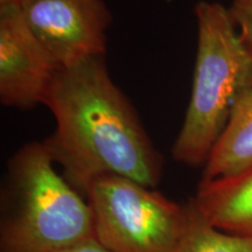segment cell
Listing matches in <instances>:
<instances>
[{
  "label": "cell",
  "mask_w": 252,
  "mask_h": 252,
  "mask_svg": "<svg viewBox=\"0 0 252 252\" xmlns=\"http://www.w3.org/2000/svg\"><path fill=\"white\" fill-rule=\"evenodd\" d=\"M43 105L56 122L54 133L43 141L82 193L105 175L126 176L151 188L159 185L162 156L111 78L105 55L59 68Z\"/></svg>",
  "instance_id": "1"
},
{
  "label": "cell",
  "mask_w": 252,
  "mask_h": 252,
  "mask_svg": "<svg viewBox=\"0 0 252 252\" xmlns=\"http://www.w3.org/2000/svg\"><path fill=\"white\" fill-rule=\"evenodd\" d=\"M56 167L45 141L26 143L8 160L0 252H55L94 237L87 197Z\"/></svg>",
  "instance_id": "2"
},
{
  "label": "cell",
  "mask_w": 252,
  "mask_h": 252,
  "mask_svg": "<svg viewBox=\"0 0 252 252\" xmlns=\"http://www.w3.org/2000/svg\"><path fill=\"white\" fill-rule=\"evenodd\" d=\"M195 17L193 86L171 152L176 162L203 167L235 106L252 89V56L224 6L202 0L195 6Z\"/></svg>",
  "instance_id": "3"
},
{
  "label": "cell",
  "mask_w": 252,
  "mask_h": 252,
  "mask_svg": "<svg viewBox=\"0 0 252 252\" xmlns=\"http://www.w3.org/2000/svg\"><path fill=\"white\" fill-rule=\"evenodd\" d=\"M94 238L110 252H175L185 224V203L133 179L105 175L84 190Z\"/></svg>",
  "instance_id": "4"
},
{
  "label": "cell",
  "mask_w": 252,
  "mask_h": 252,
  "mask_svg": "<svg viewBox=\"0 0 252 252\" xmlns=\"http://www.w3.org/2000/svg\"><path fill=\"white\" fill-rule=\"evenodd\" d=\"M17 5L59 68L105 55L112 15L104 0H21Z\"/></svg>",
  "instance_id": "5"
},
{
  "label": "cell",
  "mask_w": 252,
  "mask_h": 252,
  "mask_svg": "<svg viewBox=\"0 0 252 252\" xmlns=\"http://www.w3.org/2000/svg\"><path fill=\"white\" fill-rule=\"evenodd\" d=\"M59 67L19 6H0V102L19 110L43 104Z\"/></svg>",
  "instance_id": "6"
},
{
  "label": "cell",
  "mask_w": 252,
  "mask_h": 252,
  "mask_svg": "<svg viewBox=\"0 0 252 252\" xmlns=\"http://www.w3.org/2000/svg\"><path fill=\"white\" fill-rule=\"evenodd\" d=\"M193 197L216 228L252 237V167L228 178L201 180Z\"/></svg>",
  "instance_id": "7"
},
{
  "label": "cell",
  "mask_w": 252,
  "mask_h": 252,
  "mask_svg": "<svg viewBox=\"0 0 252 252\" xmlns=\"http://www.w3.org/2000/svg\"><path fill=\"white\" fill-rule=\"evenodd\" d=\"M252 167V89L242 97L213 147L202 180L228 178Z\"/></svg>",
  "instance_id": "8"
},
{
  "label": "cell",
  "mask_w": 252,
  "mask_h": 252,
  "mask_svg": "<svg viewBox=\"0 0 252 252\" xmlns=\"http://www.w3.org/2000/svg\"><path fill=\"white\" fill-rule=\"evenodd\" d=\"M185 224L175 252H252V237L223 231L203 215L194 197L185 203Z\"/></svg>",
  "instance_id": "9"
},
{
  "label": "cell",
  "mask_w": 252,
  "mask_h": 252,
  "mask_svg": "<svg viewBox=\"0 0 252 252\" xmlns=\"http://www.w3.org/2000/svg\"><path fill=\"white\" fill-rule=\"evenodd\" d=\"M228 9L236 30L252 56V0H232Z\"/></svg>",
  "instance_id": "10"
},
{
  "label": "cell",
  "mask_w": 252,
  "mask_h": 252,
  "mask_svg": "<svg viewBox=\"0 0 252 252\" xmlns=\"http://www.w3.org/2000/svg\"><path fill=\"white\" fill-rule=\"evenodd\" d=\"M55 252H110L102 243H99L94 237H91L71 247L62 249Z\"/></svg>",
  "instance_id": "11"
},
{
  "label": "cell",
  "mask_w": 252,
  "mask_h": 252,
  "mask_svg": "<svg viewBox=\"0 0 252 252\" xmlns=\"http://www.w3.org/2000/svg\"><path fill=\"white\" fill-rule=\"evenodd\" d=\"M21 0H0V6H5V5H15L19 4Z\"/></svg>",
  "instance_id": "12"
}]
</instances>
